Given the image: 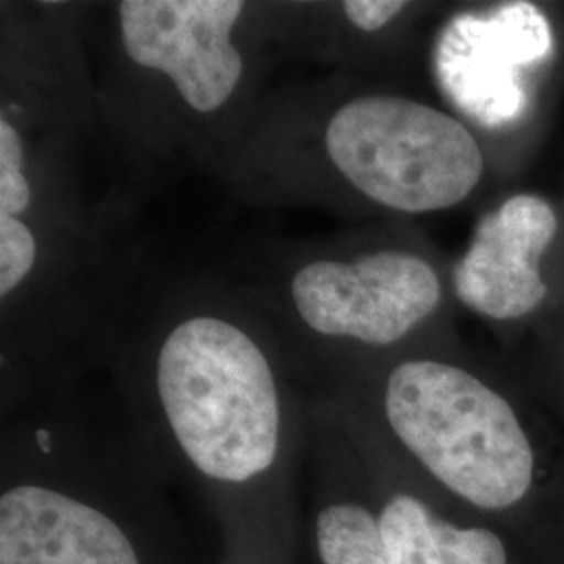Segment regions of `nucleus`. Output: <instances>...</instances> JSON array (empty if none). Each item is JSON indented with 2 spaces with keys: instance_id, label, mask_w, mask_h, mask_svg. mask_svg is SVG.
I'll list each match as a JSON object with an SVG mask.
<instances>
[{
  "instance_id": "obj_1",
  "label": "nucleus",
  "mask_w": 564,
  "mask_h": 564,
  "mask_svg": "<svg viewBox=\"0 0 564 564\" xmlns=\"http://www.w3.org/2000/svg\"><path fill=\"white\" fill-rule=\"evenodd\" d=\"M383 414L454 512L564 564V514L552 508L535 444L505 393L456 364L408 360L387 377Z\"/></svg>"
},
{
  "instance_id": "obj_2",
  "label": "nucleus",
  "mask_w": 564,
  "mask_h": 564,
  "mask_svg": "<svg viewBox=\"0 0 564 564\" xmlns=\"http://www.w3.org/2000/svg\"><path fill=\"white\" fill-rule=\"evenodd\" d=\"M163 416L191 466L214 484L263 477L281 447V395L262 349L209 316L178 324L155 372Z\"/></svg>"
},
{
  "instance_id": "obj_3",
  "label": "nucleus",
  "mask_w": 564,
  "mask_h": 564,
  "mask_svg": "<svg viewBox=\"0 0 564 564\" xmlns=\"http://www.w3.org/2000/svg\"><path fill=\"white\" fill-rule=\"evenodd\" d=\"M324 144L362 195L405 214L449 209L484 176V151L463 121L403 97L345 102L328 121Z\"/></svg>"
},
{
  "instance_id": "obj_4",
  "label": "nucleus",
  "mask_w": 564,
  "mask_h": 564,
  "mask_svg": "<svg viewBox=\"0 0 564 564\" xmlns=\"http://www.w3.org/2000/svg\"><path fill=\"white\" fill-rule=\"evenodd\" d=\"M303 323L326 337L393 345L442 302V282L423 258L379 251L354 262L307 263L291 282Z\"/></svg>"
},
{
  "instance_id": "obj_5",
  "label": "nucleus",
  "mask_w": 564,
  "mask_h": 564,
  "mask_svg": "<svg viewBox=\"0 0 564 564\" xmlns=\"http://www.w3.org/2000/svg\"><path fill=\"white\" fill-rule=\"evenodd\" d=\"M241 13L239 0H126L121 41L130 59L170 76L188 107L209 113L241 80V53L230 41Z\"/></svg>"
},
{
  "instance_id": "obj_6",
  "label": "nucleus",
  "mask_w": 564,
  "mask_h": 564,
  "mask_svg": "<svg viewBox=\"0 0 564 564\" xmlns=\"http://www.w3.org/2000/svg\"><path fill=\"white\" fill-rule=\"evenodd\" d=\"M552 32L531 2H510L489 18L463 15L440 46V74L449 95L489 128L519 120L527 109L521 69L545 59Z\"/></svg>"
},
{
  "instance_id": "obj_7",
  "label": "nucleus",
  "mask_w": 564,
  "mask_h": 564,
  "mask_svg": "<svg viewBox=\"0 0 564 564\" xmlns=\"http://www.w3.org/2000/svg\"><path fill=\"white\" fill-rule=\"evenodd\" d=\"M558 230L552 205L521 193L485 214L454 268L458 300L491 321H519L545 300L540 263Z\"/></svg>"
},
{
  "instance_id": "obj_8",
  "label": "nucleus",
  "mask_w": 564,
  "mask_h": 564,
  "mask_svg": "<svg viewBox=\"0 0 564 564\" xmlns=\"http://www.w3.org/2000/svg\"><path fill=\"white\" fill-rule=\"evenodd\" d=\"M0 564H144L130 531L101 506L46 484L0 494Z\"/></svg>"
},
{
  "instance_id": "obj_9",
  "label": "nucleus",
  "mask_w": 564,
  "mask_h": 564,
  "mask_svg": "<svg viewBox=\"0 0 564 564\" xmlns=\"http://www.w3.org/2000/svg\"><path fill=\"white\" fill-rule=\"evenodd\" d=\"M389 564H517L505 531L463 517L408 487L375 500Z\"/></svg>"
},
{
  "instance_id": "obj_10",
  "label": "nucleus",
  "mask_w": 564,
  "mask_h": 564,
  "mask_svg": "<svg viewBox=\"0 0 564 564\" xmlns=\"http://www.w3.org/2000/svg\"><path fill=\"white\" fill-rule=\"evenodd\" d=\"M314 544L321 564H389L377 505L328 500L316 510Z\"/></svg>"
},
{
  "instance_id": "obj_11",
  "label": "nucleus",
  "mask_w": 564,
  "mask_h": 564,
  "mask_svg": "<svg viewBox=\"0 0 564 564\" xmlns=\"http://www.w3.org/2000/svg\"><path fill=\"white\" fill-rule=\"evenodd\" d=\"M36 239L18 216L0 214V295L7 297L36 262Z\"/></svg>"
},
{
  "instance_id": "obj_12",
  "label": "nucleus",
  "mask_w": 564,
  "mask_h": 564,
  "mask_svg": "<svg viewBox=\"0 0 564 564\" xmlns=\"http://www.w3.org/2000/svg\"><path fill=\"white\" fill-rule=\"evenodd\" d=\"M32 202V188L23 174V142L7 120L0 121V214L18 216Z\"/></svg>"
},
{
  "instance_id": "obj_13",
  "label": "nucleus",
  "mask_w": 564,
  "mask_h": 564,
  "mask_svg": "<svg viewBox=\"0 0 564 564\" xmlns=\"http://www.w3.org/2000/svg\"><path fill=\"white\" fill-rule=\"evenodd\" d=\"M405 9V2L395 0H347L343 11L347 20L364 32H377Z\"/></svg>"
}]
</instances>
